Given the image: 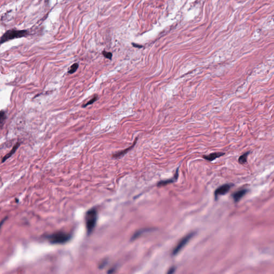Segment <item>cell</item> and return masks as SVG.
Segmentation results:
<instances>
[{
	"label": "cell",
	"instance_id": "cell-13",
	"mask_svg": "<svg viewBox=\"0 0 274 274\" xmlns=\"http://www.w3.org/2000/svg\"><path fill=\"white\" fill-rule=\"evenodd\" d=\"M249 152H246L240 156L238 159V161L240 164H245V163L247 162L248 155L249 154Z\"/></svg>",
	"mask_w": 274,
	"mask_h": 274
},
{
	"label": "cell",
	"instance_id": "cell-5",
	"mask_svg": "<svg viewBox=\"0 0 274 274\" xmlns=\"http://www.w3.org/2000/svg\"><path fill=\"white\" fill-rule=\"evenodd\" d=\"M232 185H233L231 184H226L219 187L215 192V197H217L220 195L226 194L229 191Z\"/></svg>",
	"mask_w": 274,
	"mask_h": 274
},
{
	"label": "cell",
	"instance_id": "cell-19",
	"mask_svg": "<svg viewBox=\"0 0 274 274\" xmlns=\"http://www.w3.org/2000/svg\"><path fill=\"white\" fill-rule=\"evenodd\" d=\"M48 1H49V0H48Z\"/></svg>",
	"mask_w": 274,
	"mask_h": 274
},
{
	"label": "cell",
	"instance_id": "cell-4",
	"mask_svg": "<svg viewBox=\"0 0 274 274\" xmlns=\"http://www.w3.org/2000/svg\"><path fill=\"white\" fill-rule=\"evenodd\" d=\"M195 234V232H191L189 234H187L186 236L184 237L183 238L181 239V240L178 243L176 247L174 248L173 251V255H176L181 250V249L187 244L189 242L190 240L191 239L192 237H193Z\"/></svg>",
	"mask_w": 274,
	"mask_h": 274
},
{
	"label": "cell",
	"instance_id": "cell-9",
	"mask_svg": "<svg viewBox=\"0 0 274 274\" xmlns=\"http://www.w3.org/2000/svg\"><path fill=\"white\" fill-rule=\"evenodd\" d=\"M224 154H225L223 153H214L208 155L203 156V158L209 161H212L213 160H215L216 159L221 157Z\"/></svg>",
	"mask_w": 274,
	"mask_h": 274
},
{
	"label": "cell",
	"instance_id": "cell-7",
	"mask_svg": "<svg viewBox=\"0 0 274 274\" xmlns=\"http://www.w3.org/2000/svg\"><path fill=\"white\" fill-rule=\"evenodd\" d=\"M247 192H248V190L245 189H243L238 191L236 192L232 195V197H233V199H234V201L238 202L242 198V197L245 195Z\"/></svg>",
	"mask_w": 274,
	"mask_h": 274
},
{
	"label": "cell",
	"instance_id": "cell-2",
	"mask_svg": "<svg viewBox=\"0 0 274 274\" xmlns=\"http://www.w3.org/2000/svg\"><path fill=\"white\" fill-rule=\"evenodd\" d=\"M71 238V235L62 231L54 232L47 236L49 242L53 244H62L68 242Z\"/></svg>",
	"mask_w": 274,
	"mask_h": 274
},
{
	"label": "cell",
	"instance_id": "cell-12",
	"mask_svg": "<svg viewBox=\"0 0 274 274\" xmlns=\"http://www.w3.org/2000/svg\"><path fill=\"white\" fill-rule=\"evenodd\" d=\"M6 119H7V116H6L5 112L2 110L0 112V126L1 129L2 128L3 125L4 124Z\"/></svg>",
	"mask_w": 274,
	"mask_h": 274
},
{
	"label": "cell",
	"instance_id": "cell-15",
	"mask_svg": "<svg viewBox=\"0 0 274 274\" xmlns=\"http://www.w3.org/2000/svg\"><path fill=\"white\" fill-rule=\"evenodd\" d=\"M98 98V97L97 96H95L94 97H93V98L88 101V102H87L86 104H84L83 106V107H86L88 106V105H91L92 104H93L94 102H95L97 100Z\"/></svg>",
	"mask_w": 274,
	"mask_h": 274
},
{
	"label": "cell",
	"instance_id": "cell-18",
	"mask_svg": "<svg viewBox=\"0 0 274 274\" xmlns=\"http://www.w3.org/2000/svg\"><path fill=\"white\" fill-rule=\"evenodd\" d=\"M175 268H173H173H171L170 269V270H169V271L168 272V274H173V273L175 272Z\"/></svg>",
	"mask_w": 274,
	"mask_h": 274
},
{
	"label": "cell",
	"instance_id": "cell-3",
	"mask_svg": "<svg viewBox=\"0 0 274 274\" xmlns=\"http://www.w3.org/2000/svg\"><path fill=\"white\" fill-rule=\"evenodd\" d=\"M28 35V32L26 30H15L10 29L4 33L1 38V43L2 44L8 41L24 37Z\"/></svg>",
	"mask_w": 274,
	"mask_h": 274
},
{
	"label": "cell",
	"instance_id": "cell-11",
	"mask_svg": "<svg viewBox=\"0 0 274 274\" xmlns=\"http://www.w3.org/2000/svg\"><path fill=\"white\" fill-rule=\"evenodd\" d=\"M178 175H179V169H177V170L176 171L174 178L170 179H169V180H167V181H160V182H159V183H158L157 185L159 186H165V185H168L169 184L173 183V181H176V179H177Z\"/></svg>",
	"mask_w": 274,
	"mask_h": 274
},
{
	"label": "cell",
	"instance_id": "cell-6",
	"mask_svg": "<svg viewBox=\"0 0 274 274\" xmlns=\"http://www.w3.org/2000/svg\"><path fill=\"white\" fill-rule=\"evenodd\" d=\"M137 140H138V138H136V140L134 141L133 144H132L131 146L128 147V148H126V149H124V150H123L122 151L117 152V153H115L114 154L112 155V157H115V158H118V157L122 156L123 155L125 154L126 153H127L129 151H130L131 149H132L133 148V147L135 146L136 143H137Z\"/></svg>",
	"mask_w": 274,
	"mask_h": 274
},
{
	"label": "cell",
	"instance_id": "cell-10",
	"mask_svg": "<svg viewBox=\"0 0 274 274\" xmlns=\"http://www.w3.org/2000/svg\"><path fill=\"white\" fill-rule=\"evenodd\" d=\"M20 145H21L20 143H19V142L17 143H16V144H15V145H14V146L13 147V148H12V149L11 150L10 152H9L8 154H7L5 156H4V157H3V158L2 159V162L3 163L4 162H5L6 160H7L8 159H9V157H10L11 156H12V155H13V154L15 153V152L16 151V150L18 149V148L19 147V146H20Z\"/></svg>",
	"mask_w": 274,
	"mask_h": 274
},
{
	"label": "cell",
	"instance_id": "cell-16",
	"mask_svg": "<svg viewBox=\"0 0 274 274\" xmlns=\"http://www.w3.org/2000/svg\"><path fill=\"white\" fill-rule=\"evenodd\" d=\"M102 54V55H104V57H106L107 59H109V60H112V53L107 52L106 51H103Z\"/></svg>",
	"mask_w": 274,
	"mask_h": 274
},
{
	"label": "cell",
	"instance_id": "cell-14",
	"mask_svg": "<svg viewBox=\"0 0 274 274\" xmlns=\"http://www.w3.org/2000/svg\"><path fill=\"white\" fill-rule=\"evenodd\" d=\"M78 67H79V64L77 63H75L74 64H72V65L70 67V69L69 70V71H68V73L69 74H72V73H75L77 71V70L78 69Z\"/></svg>",
	"mask_w": 274,
	"mask_h": 274
},
{
	"label": "cell",
	"instance_id": "cell-8",
	"mask_svg": "<svg viewBox=\"0 0 274 274\" xmlns=\"http://www.w3.org/2000/svg\"><path fill=\"white\" fill-rule=\"evenodd\" d=\"M155 229H153V228H145V229H143L139 230L138 231L136 232L134 234H133L132 237L131 238L132 240H134L137 238H138L139 237H140L141 235L146 233L148 232H151L153 230H155Z\"/></svg>",
	"mask_w": 274,
	"mask_h": 274
},
{
	"label": "cell",
	"instance_id": "cell-17",
	"mask_svg": "<svg viewBox=\"0 0 274 274\" xmlns=\"http://www.w3.org/2000/svg\"><path fill=\"white\" fill-rule=\"evenodd\" d=\"M132 45H133V46L134 47H136V48H143V46L140 45H138V44H136V43H132Z\"/></svg>",
	"mask_w": 274,
	"mask_h": 274
},
{
	"label": "cell",
	"instance_id": "cell-1",
	"mask_svg": "<svg viewBox=\"0 0 274 274\" xmlns=\"http://www.w3.org/2000/svg\"><path fill=\"white\" fill-rule=\"evenodd\" d=\"M98 218L97 210L91 209L87 212L85 215L86 226L88 234H90L95 226Z\"/></svg>",
	"mask_w": 274,
	"mask_h": 274
}]
</instances>
